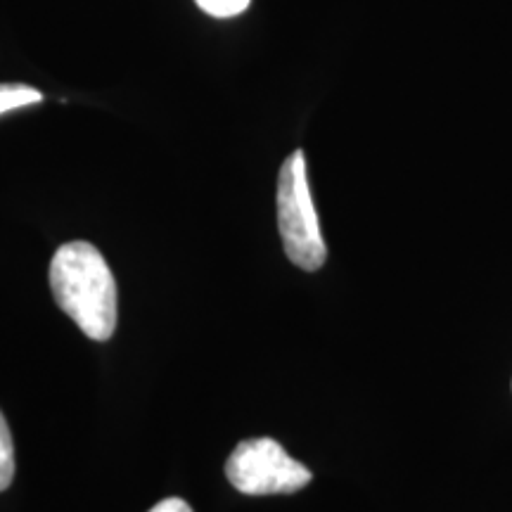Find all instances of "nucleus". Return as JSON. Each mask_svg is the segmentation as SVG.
Listing matches in <instances>:
<instances>
[{
	"label": "nucleus",
	"instance_id": "obj_1",
	"mask_svg": "<svg viewBox=\"0 0 512 512\" xmlns=\"http://www.w3.org/2000/svg\"><path fill=\"white\" fill-rule=\"evenodd\" d=\"M50 290L86 337L107 342L117 328V283L91 242H67L50 261Z\"/></svg>",
	"mask_w": 512,
	"mask_h": 512
},
{
	"label": "nucleus",
	"instance_id": "obj_2",
	"mask_svg": "<svg viewBox=\"0 0 512 512\" xmlns=\"http://www.w3.org/2000/svg\"><path fill=\"white\" fill-rule=\"evenodd\" d=\"M278 228L287 259L302 271H318L328 259L323 233L306 178V159L302 150H294L285 159L278 176Z\"/></svg>",
	"mask_w": 512,
	"mask_h": 512
},
{
	"label": "nucleus",
	"instance_id": "obj_3",
	"mask_svg": "<svg viewBox=\"0 0 512 512\" xmlns=\"http://www.w3.org/2000/svg\"><path fill=\"white\" fill-rule=\"evenodd\" d=\"M228 482L245 496L297 494L311 484V470L275 439H245L226 460Z\"/></svg>",
	"mask_w": 512,
	"mask_h": 512
},
{
	"label": "nucleus",
	"instance_id": "obj_4",
	"mask_svg": "<svg viewBox=\"0 0 512 512\" xmlns=\"http://www.w3.org/2000/svg\"><path fill=\"white\" fill-rule=\"evenodd\" d=\"M43 100V93L27 83H0V114H8L22 107L38 105Z\"/></svg>",
	"mask_w": 512,
	"mask_h": 512
},
{
	"label": "nucleus",
	"instance_id": "obj_5",
	"mask_svg": "<svg viewBox=\"0 0 512 512\" xmlns=\"http://www.w3.org/2000/svg\"><path fill=\"white\" fill-rule=\"evenodd\" d=\"M15 477V444H12V434L8 420L0 413V491H5Z\"/></svg>",
	"mask_w": 512,
	"mask_h": 512
},
{
	"label": "nucleus",
	"instance_id": "obj_6",
	"mask_svg": "<svg viewBox=\"0 0 512 512\" xmlns=\"http://www.w3.org/2000/svg\"><path fill=\"white\" fill-rule=\"evenodd\" d=\"M249 3H252V0H195L197 8L216 19L238 17L249 8Z\"/></svg>",
	"mask_w": 512,
	"mask_h": 512
},
{
	"label": "nucleus",
	"instance_id": "obj_7",
	"mask_svg": "<svg viewBox=\"0 0 512 512\" xmlns=\"http://www.w3.org/2000/svg\"><path fill=\"white\" fill-rule=\"evenodd\" d=\"M150 512H192V508L183 498H164Z\"/></svg>",
	"mask_w": 512,
	"mask_h": 512
}]
</instances>
